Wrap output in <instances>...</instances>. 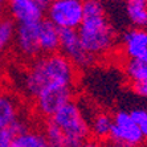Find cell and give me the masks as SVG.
Returning a JSON list of instances; mask_svg holds the SVG:
<instances>
[{
	"label": "cell",
	"mask_w": 147,
	"mask_h": 147,
	"mask_svg": "<svg viewBox=\"0 0 147 147\" xmlns=\"http://www.w3.org/2000/svg\"><path fill=\"white\" fill-rule=\"evenodd\" d=\"M1 74H3V69H1V55H0V84H1Z\"/></svg>",
	"instance_id": "cb8c5ba5"
},
{
	"label": "cell",
	"mask_w": 147,
	"mask_h": 147,
	"mask_svg": "<svg viewBox=\"0 0 147 147\" xmlns=\"http://www.w3.org/2000/svg\"><path fill=\"white\" fill-rule=\"evenodd\" d=\"M7 15V3L0 1V17H3Z\"/></svg>",
	"instance_id": "7402d4cb"
},
{
	"label": "cell",
	"mask_w": 147,
	"mask_h": 147,
	"mask_svg": "<svg viewBox=\"0 0 147 147\" xmlns=\"http://www.w3.org/2000/svg\"><path fill=\"white\" fill-rule=\"evenodd\" d=\"M90 138L97 142H106L110 139V133L113 127V115L107 111H97L89 119Z\"/></svg>",
	"instance_id": "4fadbf2b"
},
{
	"label": "cell",
	"mask_w": 147,
	"mask_h": 147,
	"mask_svg": "<svg viewBox=\"0 0 147 147\" xmlns=\"http://www.w3.org/2000/svg\"><path fill=\"white\" fill-rule=\"evenodd\" d=\"M77 32L84 48L96 61L114 52L117 33L107 17L106 8L101 1H84V17Z\"/></svg>",
	"instance_id": "7a4b0ae2"
},
{
	"label": "cell",
	"mask_w": 147,
	"mask_h": 147,
	"mask_svg": "<svg viewBox=\"0 0 147 147\" xmlns=\"http://www.w3.org/2000/svg\"><path fill=\"white\" fill-rule=\"evenodd\" d=\"M28 129L29 126L24 118L17 119L8 127L0 129V147H15L17 138Z\"/></svg>",
	"instance_id": "2e32d148"
},
{
	"label": "cell",
	"mask_w": 147,
	"mask_h": 147,
	"mask_svg": "<svg viewBox=\"0 0 147 147\" xmlns=\"http://www.w3.org/2000/svg\"><path fill=\"white\" fill-rule=\"evenodd\" d=\"M126 15L134 28L144 29L147 27V0H129Z\"/></svg>",
	"instance_id": "9a60e30c"
},
{
	"label": "cell",
	"mask_w": 147,
	"mask_h": 147,
	"mask_svg": "<svg viewBox=\"0 0 147 147\" xmlns=\"http://www.w3.org/2000/svg\"><path fill=\"white\" fill-rule=\"evenodd\" d=\"M109 142L119 143L127 147H140L143 144L144 138L138 125L133 119L130 111L118 110L113 114V127Z\"/></svg>",
	"instance_id": "8992f818"
},
{
	"label": "cell",
	"mask_w": 147,
	"mask_h": 147,
	"mask_svg": "<svg viewBox=\"0 0 147 147\" xmlns=\"http://www.w3.org/2000/svg\"><path fill=\"white\" fill-rule=\"evenodd\" d=\"M16 36V23L8 15L0 17V55L13 48Z\"/></svg>",
	"instance_id": "e0dca14e"
},
{
	"label": "cell",
	"mask_w": 147,
	"mask_h": 147,
	"mask_svg": "<svg viewBox=\"0 0 147 147\" xmlns=\"http://www.w3.org/2000/svg\"><path fill=\"white\" fill-rule=\"evenodd\" d=\"M15 147H51V144L42 130L29 127L17 138Z\"/></svg>",
	"instance_id": "ac0fdd59"
},
{
	"label": "cell",
	"mask_w": 147,
	"mask_h": 147,
	"mask_svg": "<svg viewBox=\"0 0 147 147\" xmlns=\"http://www.w3.org/2000/svg\"><path fill=\"white\" fill-rule=\"evenodd\" d=\"M121 53L123 61L135 60L147 53V31L140 28H131L125 32L121 38Z\"/></svg>",
	"instance_id": "30bf717a"
},
{
	"label": "cell",
	"mask_w": 147,
	"mask_h": 147,
	"mask_svg": "<svg viewBox=\"0 0 147 147\" xmlns=\"http://www.w3.org/2000/svg\"><path fill=\"white\" fill-rule=\"evenodd\" d=\"M78 69L60 52L40 56L21 72L20 86L24 96L33 101L44 89L52 86L76 88Z\"/></svg>",
	"instance_id": "6da1fadb"
},
{
	"label": "cell",
	"mask_w": 147,
	"mask_h": 147,
	"mask_svg": "<svg viewBox=\"0 0 147 147\" xmlns=\"http://www.w3.org/2000/svg\"><path fill=\"white\" fill-rule=\"evenodd\" d=\"M123 73L129 84L147 82V53L139 58L123 62Z\"/></svg>",
	"instance_id": "5bb4252c"
},
{
	"label": "cell",
	"mask_w": 147,
	"mask_h": 147,
	"mask_svg": "<svg viewBox=\"0 0 147 147\" xmlns=\"http://www.w3.org/2000/svg\"><path fill=\"white\" fill-rule=\"evenodd\" d=\"M60 53L65 56L77 69L89 68L96 62V58H93L84 48L78 32L74 29L60 31Z\"/></svg>",
	"instance_id": "ba28073f"
},
{
	"label": "cell",
	"mask_w": 147,
	"mask_h": 147,
	"mask_svg": "<svg viewBox=\"0 0 147 147\" xmlns=\"http://www.w3.org/2000/svg\"><path fill=\"white\" fill-rule=\"evenodd\" d=\"M74 88L69 86H52L44 89L33 99V110L36 115L44 121L51 119L60 109L73 101Z\"/></svg>",
	"instance_id": "5b68a950"
},
{
	"label": "cell",
	"mask_w": 147,
	"mask_h": 147,
	"mask_svg": "<svg viewBox=\"0 0 147 147\" xmlns=\"http://www.w3.org/2000/svg\"><path fill=\"white\" fill-rule=\"evenodd\" d=\"M48 0H11L7 15L16 24H38L47 17Z\"/></svg>",
	"instance_id": "52a82bcc"
},
{
	"label": "cell",
	"mask_w": 147,
	"mask_h": 147,
	"mask_svg": "<svg viewBox=\"0 0 147 147\" xmlns=\"http://www.w3.org/2000/svg\"><path fill=\"white\" fill-rule=\"evenodd\" d=\"M38 24H16L13 48L19 58L28 64L41 56L38 45Z\"/></svg>",
	"instance_id": "9c48e42d"
},
{
	"label": "cell",
	"mask_w": 147,
	"mask_h": 147,
	"mask_svg": "<svg viewBox=\"0 0 147 147\" xmlns=\"http://www.w3.org/2000/svg\"><path fill=\"white\" fill-rule=\"evenodd\" d=\"M130 114L139 127L144 140H147V109H134L130 111Z\"/></svg>",
	"instance_id": "d6986e66"
},
{
	"label": "cell",
	"mask_w": 147,
	"mask_h": 147,
	"mask_svg": "<svg viewBox=\"0 0 147 147\" xmlns=\"http://www.w3.org/2000/svg\"><path fill=\"white\" fill-rule=\"evenodd\" d=\"M42 133L51 147H78L90 138L89 118L74 99L45 121Z\"/></svg>",
	"instance_id": "3957f363"
},
{
	"label": "cell",
	"mask_w": 147,
	"mask_h": 147,
	"mask_svg": "<svg viewBox=\"0 0 147 147\" xmlns=\"http://www.w3.org/2000/svg\"><path fill=\"white\" fill-rule=\"evenodd\" d=\"M84 17V1L81 0H53L47 9V20H49L60 31H77Z\"/></svg>",
	"instance_id": "277c9868"
},
{
	"label": "cell",
	"mask_w": 147,
	"mask_h": 147,
	"mask_svg": "<svg viewBox=\"0 0 147 147\" xmlns=\"http://www.w3.org/2000/svg\"><path fill=\"white\" fill-rule=\"evenodd\" d=\"M105 147H127V146H123V144H119V143H113V142H109V143L105 144Z\"/></svg>",
	"instance_id": "603a6c76"
},
{
	"label": "cell",
	"mask_w": 147,
	"mask_h": 147,
	"mask_svg": "<svg viewBox=\"0 0 147 147\" xmlns=\"http://www.w3.org/2000/svg\"><path fill=\"white\" fill-rule=\"evenodd\" d=\"M129 85L134 94L142 98H147V82H137V84H129Z\"/></svg>",
	"instance_id": "ffe728a7"
},
{
	"label": "cell",
	"mask_w": 147,
	"mask_h": 147,
	"mask_svg": "<svg viewBox=\"0 0 147 147\" xmlns=\"http://www.w3.org/2000/svg\"><path fill=\"white\" fill-rule=\"evenodd\" d=\"M20 103L11 92L0 90V129L11 126L20 119Z\"/></svg>",
	"instance_id": "7c38bea8"
},
{
	"label": "cell",
	"mask_w": 147,
	"mask_h": 147,
	"mask_svg": "<svg viewBox=\"0 0 147 147\" xmlns=\"http://www.w3.org/2000/svg\"><path fill=\"white\" fill-rule=\"evenodd\" d=\"M78 147H105V144L101 143V142H97L94 139H89V140H86L85 143L80 144Z\"/></svg>",
	"instance_id": "44dd1931"
},
{
	"label": "cell",
	"mask_w": 147,
	"mask_h": 147,
	"mask_svg": "<svg viewBox=\"0 0 147 147\" xmlns=\"http://www.w3.org/2000/svg\"><path fill=\"white\" fill-rule=\"evenodd\" d=\"M38 45L41 56L60 52V29L47 19L38 24Z\"/></svg>",
	"instance_id": "8fae6325"
}]
</instances>
